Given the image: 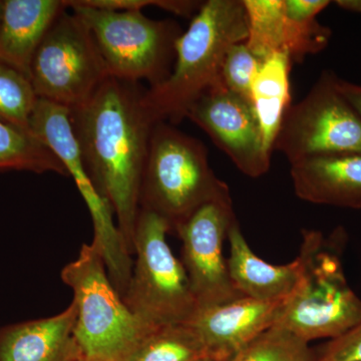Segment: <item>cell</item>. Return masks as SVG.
Masks as SVG:
<instances>
[{"instance_id": "obj_22", "label": "cell", "mask_w": 361, "mask_h": 361, "mask_svg": "<svg viewBox=\"0 0 361 361\" xmlns=\"http://www.w3.org/2000/svg\"><path fill=\"white\" fill-rule=\"evenodd\" d=\"M310 342L274 325L256 337L230 361H315Z\"/></svg>"}, {"instance_id": "obj_8", "label": "cell", "mask_w": 361, "mask_h": 361, "mask_svg": "<svg viewBox=\"0 0 361 361\" xmlns=\"http://www.w3.org/2000/svg\"><path fill=\"white\" fill-rule=\"evenodd\" d=\"M109 77L89 28L77 14L65 9L33 56L30 80L37 97L73 110Z\"/></svg>"}, {"instance_id": "obj_16", "label": "cell", "mask_w": 361, "mask_h": 361, "mask_svg": "<svg viewBox=\"0 0 361 361\" xmlns=\"http://www.w3.org/2000/svg\"><path fill=\"white\" fill-rule=\"evenodd\" d=\"M66 8V0H4L0 11V61L30 78L37 47Z\"/></svg>"}, {"instance_id": "obj_13", "label": "cell", "mask_w": 361, "mask_h": 361, "mask_svg": "<svg viewBox=\"0 0 361 361\" xmlns=\"http://www.w3.org/2000/svg\"><path fill=\"white\" fill-rule=\"evenodd\" d=\"M284 301L240 297L201 308L191 322L210 361H230L256 337L276 324Z\"/></svg>"}, {"instance_id": "obj_19", "label": "cell", "mask_w": 361, "mask_h": 361, "mask_svg": "<svg viewBox=\"0 0 361 361\" xmlns=\"http://www.w3.org/2000/svg\"><path fill=\"white\" fill-rule=\"evenodd\" d=\"M0 170L52 172L68 177L65 166L32 130L0 118Z\"/></svg>"}, {"instance_id": "obj_12", "label": "cell", "mask_w": 361, "mask_h": 361, "mask_svg": "<svg viewBox=\"0 0 361 361\" xmlns=\"http://www.w3.org/2000/svg\"><path fill=\"white\" fill-rule=\"evenodd\" d=\"M187 118L203 130L244 175L259 178L269 171L271 156L263 146L252 104L224 85L202 94Z\"/></svg>"}, {"instance_id": "obj_5", "label": "cell", "mask_w": 361, "mask_h": 361, "mask_svg": "<svg viewBox=\"0 0 361 361\" xmlns=\"http://www.w3.org/2000/svg\"><path fill=\"white\" fill-rule=\"evenodd\" d=\"M329 245L319 231H303L300 277L275 324L307 342L332 341L361 322V299Z\"/></svg>"}, {"instance_id": "obj_1", "label": "cell", "mask_w": 361, "mask_h": 361, "mask_svg": "<svg viewBox=\"0 0 361 361\" xmlns=\"http://www.w3.org/2000/svg\"><path fill=\"white\" fill-rule=\"evenodd\" d=\"M145 90L137 82L109 77L85 104L70 111L85 167L113 208L130 256L154 127L142 104Z\"/></svg>"}, {"instance_id": "obj_24", "label": "cell", "mask_w": 361, "mask_h": 361, "mask_svg": "<svg viewBox=\"0 0 361 361\" xmlns=\"http://www.w3.org/2000/svg\"><path fill=\"white\" fill-rule=\"evenodd\" d=\"M262 63L263 61L252 54L245 42L233 44L226 54L222 66V82L226 89L251 103L252 84Z\"/></svg>"}, {"instance_id": "obj_9", "label": "cell", "mask_w": 361, "mask_h": 361, "mask_svg": "<svg viewBox=\"0 0 361 361\" xmlns=\"http://www.w3.org/2000/svg\"><path fill=\"white\" fill-rule=\"evenodd\" d=\"M30 130L54 152L75 180L92 216L94 231L92 244L103 256L111 283L123 297L134 263L114 221L113 208L99 193L85 167L71 126L70 110L39 99L30 118Z\"/></svg>"}, {"instance_id": "obj_17", "label": "cell", "mask_w": 361, "mask_h": 361, "mask_svg": "<svg viewBox=\"0 0 361 361\" xmlns=\"http://www.w3.org/2000/svg\"><path fill=\"white\" fill-rule=\"evenodd\" d=\"M228 271L239 293L256 300H286L300 277L301 263L298 257L285 265L266 262L252 251L237 221L228 232Z\"/></svg>"}, {"instance_id": "obj_30", "label": "cell", "mask_w": 361, "mask_h": 361, "mask_svg": "<svg viewBox=\"0 0 361 361\" xmlns=\"http://www.w3.org/2000/svg\"><path fill=\"white\" fill-rule=\"evenodd\" d=\"M80 361H92V360H85V358H82V360H80Z\"/></svg>"}, {"instance_id": "obj_31", "label": "cell", "mask_w": 361, "mask_h": 361, "mask_svg": "<svg viewBox=\"0 0 361 361\" xmlns=\"http://www.w3.org/2000/svg\"><path fill=\"white\" fill-rule=\"evenodd\" d=\"M1 4H2V1H0V11H1Z\"/></svg>"}, {"instance_id": "obj_2", "label": "cell", "mask_w": 361, "mask_h": 361, "mask_svg": "<svg viewBox=\"0 0 361 361\" xmlns=\"http://www.w3.org/2000/svg\"><path fill=\"white\" fill-rule=\"evenodd\" d=\"M248 35L243 0H208L175 44L169 77L145 90L142 104L149 121L178 125L192 104L209 90L222 85V66L233 44Z\"/></svg>"}, {"instance_id": "obj_26", "label": "cell", "mask_w": 361, "mask_h": 361, "mask_svg": "<svg viewBox=\"0 0 361 361\" xmlns=\"http://www.w3.org/2000/svg\"><path fill=\"white\" fill-rule=\"evenodd\" d=\"M315 361H361V322L330 341Z\"/></svg>"}, {"instance_id": "obj_15", "label": "cell", "mask_w": 361, "mask_h": 361, "mask_svg": "<svg viewBox=\"0 0 361 361\" xmlns=\"http://www.w3.org/2000/svg\"><path fill=\"white\" fill-rule=\"evenodd\" d=\"M290 175L301 200L361 208V154L310 157L290 164Z\"/></svg>"}, {"instance_id": "obj_27", "label": "cell", "mask_w": 361, "mask_h": 361, "mask_svg": "<svg viewBox=\"0 0 361 361\" xmlns=\"http://www.w3.org/2000/svg\"><path fill=\"white\" fill-rule=\"evenodd\" d=\"M329 4V0H283L285 13L296 18H316Z\"/></svg>"}, {"instance_id": "obj_25", "label": "cell", "mask_w": 361, "mask_h": 361, "mask_svg": "<svg viewBox=\"0 0 361 361\" xmlns=\"http://www.w3.org/2000/svg\"><path fill=\"white\" fill-rule=\"evenodd\" d=\"M82 4L97 8L111 11H142L146 7L155 6L182 18H193L204 1L196 0H82Z\"/></svg>"}, {"instance_id": "obj_7", "label": "cell", "mask_w": 361, "mask_h": 361, "mask_svg": "<svg viewBox=\"0 0 361 361\" xmlns=\"http://www.w3.org/2000/svg\"><path fill=\"white\" fill-rule=\"evenodd\" d=\"M170 226L152 211L140 208L133 265L123 302L149 327L188 323L199 310L184 265L167 242Z\"/></svg>"}, {"instance_id": "obj_11", "label": "cell", "mask_w": 361, "mask_h": 361, "mask_svg": "<svg viewBox=\"0 0 361 361\" xmlns=\"http://www.w3.org/2000/svg\"><path fill=\"white\" fill-rule=\"evenodd\" d=\"M236 221L230 199L209 202L176 228L199 310L244 297L235 288L223 256V243Z\"/></svg>"}, {"instance_id": "obj_21", "label": "cell", "mask_w": 361, "mask_h": 361, "mask_svg": "<svg viewBox=\"0 0 361 361\" xmlns=\"http://www.w3.org/2000/svg\"><path fill=\"white\" fill-rule=\"evenodd\" d=\"M248 35L245 44L252 54L264 61L283 54V0H243Z\"/></svg>"}, {"instance_id": "obj_4", "label": "cell", "mask_w": 361, "mask_h": 361, "mask_svg": "<svg viewBox=\"0 0 361 361\" xmlns=\"http://www.w3.org/2000/svg\"><path fill=\"white\" fill-rule=\"evenodd\" d=\"M61 278L73 291V332L85 360L126 361L154 329L123 302L94 244L82 247L78 257L61 271Z\"/></svg>"}, {"instance_id": "obj_29", "label": "cell", "mask_w": 361, "mask_h": 361, "mask_svg": "<svg viewBox=\"0 0 361 361\" xmlns=\"http://www.w3.org/2000/svg\"><path fill=\"white\" fill-rule=\"evenodd\" d=\"M336 4L344 11L361 13V0H338Z\"/></svg>"}, {"instance_id": "obj_23", "label": "cell", "mask_w": 361, "mask_h": 361, "mask_svg": "<svg viewBox=\"0 0 361 361\" xmlns=\"http://www.w3.org/2000/svg\"><path fill=\"white\" fill-rule=\"evenodd\" d=\"M37 101L39 97L30 78L0 61V118L30 130V118Z\"/></svg>"}, {"instance_id": "obj_28", "label": "cell", "mask_w": 361, "mask_h": 361, "mask_svg": "<svg viewBox=\"0 0 361 361\" xmlns=\"http://www.w3.org/2000/svg\"><path fill=\"white\" fill-rule=\"evenodd\" d=\"M336 87L361 118V85L353 84L337 77Z\"/></svg>"}, {"instance_id": "obj_18", "label": "cell", "mask_w": 361, "mask_h": 361, "mask_svg": "<svg viewBox=\"0 0 361 361\" xmlns=\"http://www.w3.org/2000/svg\"><path fill=\"white\" fill-rule=\"evenodd\" d=\"M291 63L284 54L266 59L252 84V106L257 116L263 146L270 156L285 114L290 108Z\"/></svg>"}, {"instance_id": "obj_14", "label": "cell", "mask_w": 361, "mask_h": 361, "mask_svg": "<svg viewBox=\"0 0 361 361\" xmlns=\"http://www.w3.org/2000/svg\"><path fill=\"white\" fill-rule=\"evenodd\" d=\"M77 306L58 315L0 327V361H80L75 337Z\"/></svg>"}, {"instance_id": "obj_10", "label": "cell", "mask_w": 361, "mask_h": 361, "mask_svg": "<svg viewBox=\"0 0 361 361\" xmlns=\"http://www.w3.org/2000/svg\"><path fill=\"white\" fill-rule=\"evenodd\" d=\"M336 78L331 71H323L305 97L285 114L274 149L289 163L361 154V118L337 89Z\"/></svg>"}, {"instance_id": "obj_20", "label": "cell", "mask_w": 361, "mask_h": 361, "mask_svg": "<svg viewBox=\"0 0 361 361\" xmlns=\"http://www.w3.org/2000/svg\"><path fill=\"white\" fill-rule=\"evenodd\" d=\"M126 361H210L190 323L161 325L149 330Z\"/></svg>"}, {"instance_id": "obj_6", "label": "cell", "mask_w": 361, "mask_h": 361, "mask_svg": "<svg viewBox=\"0 0 361 361\" xmlns=\"http://www.w3.org/2000/svg\"><path fill=\"white\" fill-rule=\"evenodd\" d=\"M68 8L89 28L110 77L149 87L170 75L175 44L184 30L174 20H152L142 11H111L66 0Z\"/></svg>"}, {"instance_id": "obj_3", "label": "cell", "mask_w": 361, "mask_h": 361, "mask_svg": "<svg viewBox=\"0 0 361 361\" xmlns=\"http://www.w3.org/2000/svg\"><path fill=\"white\" fill-rule=\"evenodd\" d=\"M230 199L229 187L214 173L203 142L172 123L154 125L142 171L140 208L160 216L175 232L201 206Z\"/></svg>"}]
</instances>
